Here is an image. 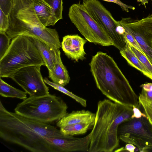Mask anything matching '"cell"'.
I'll return each instance as SVG.
<instances>
[{"label": "cell", "instance_id": "cell-11", "mask_svg": "<svg viewBox=\"0 0 152 152\" xmlns=\"http://www.w3.org/2000/svg\"><path fill=\"white\" fill-rule=\"evenodd\" d=\"M41 66H31L22 68L12 74L8 78L21 86L29 96L47 95L49 93V87L41 74Z\"/></svg>", "mask_w": 152, "mask_h": 152}, {"label": "cell", "instance_id": "cell-28", "mask_svg": "<svg viewBox=\"0 0 152 152\" xmlns=\"http://www.w3.org/2000/svg\"><path fill=\"white\" fill-rule=\"evenodd\" d=\"M105 1L115 3L119 5L123 11L126 12H129V9L134 10L135 8L132 6L127 5L121 1L120 0H102Z\"/></svg>", "mask_w": 152, "mask_h": 152}, {"label": "cell", "instance_id": "cell-13", "mask_svg": "<svg viewBox=\"0 0 152 152\" xmlns=\"http://www.w3.org/2000/svg\"><path fill=\"white\" fill-rule=\"evenodd\" d=\"M96 114L88 110L73 111L67 113L57 121V126L60 128L68 125L84 123H94Z\"/></svg>", "mask_w": 152, "mask_h": 152}, {"label": "cell", "instance_id": "cell-26", "mask_svg": "<svg viewBox=\"0 0 152 152\" xmlns=\"http://www.w3.org/2000/svg\"><path fill=\"white\" fill-rule=\"evenodd\" d=\"M13 5V0H0V9L6 15H9Z\"/></svg>", "mask_w": 152, "mask_h": 152}, {"label": "cell", "instance_id": "cell-25", "mask_svg": "<svg viewBox=\"0 0 152 152\" xmlns=\"http://www.w3.org/2000/svg\"><path fill=\"white\" fill-rule=\"evenodd\" d=\"M9 26V15L0 9V32H6Z\"/></svg>", "mask_w": 152, "mask_h": 152}, {"label": "cell", "instance_id": "cell-22", "mask_svg": "<svg viewBox=\"0 0 152 152\" xmlns=\"http://www.w3.org/2000/svg\"><path fill=\"white\" fill-rule=\"evenodd\" d=\"M139 108L140 107L152 125V101L146 100L139 96Z\"/></svg>", "mask_w": 152, "mask_h": 152}, {"label": "cell", "instance_id": "cell-18", "mask_svg": "<svg viewBox=\"0 0 152 152\" xmlns=\"http://www.w3.org/2000/svg\"><path fill=\"white\" fill-rule=\"evenodd\" d=\"M94 123H84L66 125L60 128L61 132L66 135L73 136L83 134L93 128Z\"/></svg>", "mask_w": 152, "mask_h": 152}, {"label": "cell", "instance_id": "cell-9", "mask_svg": "<svg viewBox=\"0 0 152 152\" xmlns=\"http://www.w3.org/2000/svg\"><path fill=\"white\" fill-rule=\"evenodd\" d=\"M82 4L92 17L103 29L113 45L120 51L126 46L124 29L98 0H83Z\"/></svg>", "mask_w": 152, "mask_h": 152}, {"label": "cell", "instance_id": "cell-19", "mask_svg": "<svg viewBox=\"0 0 152 152\" xmlns=\"http://www.w3.org/2000/svg\"><path fill=\"white\" fill-rule=\"evenodd\" d=\"M27 93L8 84L0 78V95L6 97L15 98L24 100L27 97Z\"/></svg>", "mask_w": 152, "mask_h": 152}, {"label": "cell", "instance_id": "cell-15", "mask_svg": "<svg viewBox=\"0 0 152 152\" xmlns=\"http://www.w3.org/2000/svg\"><path fill=\"white\" fill-rule=\"evenodd\" d=\"M33 5L38 18L45 26H54L58 21L53 8L44 0H34Z\"/></svg>", "mask_w": 152, "mask_h": 152}, {"label": "cell", "instance_id": "cell-24", "mask_svg": "<svg viewBox=\"0 0 152 152\" xmlns=\"http://www.w3.org/2000/svg\"><path fill=\"white\" fill-rule=\"evenodd\" d=\"M11 39L5 32H0V59L9 47Z\"/></svg>", "mask_w": 152, "mask_h": 152}, {"label": "cell", "instance_id": "cell-2", "mask_svg": "<svg viewBox=\"0 0 152 152\" xmlns=\"http://www.w3.org/2000/svg\"><path fill=\"white\" fill-rule=\"evenodd\" d=\"M89 65L96 86L103 95L115 102L139 108V97L112 57L98 51Z\"/></svg>", "mask_w": 152, "mask_h": 152}, {"label": "cell", "instance_id": "cell-8", "mask_svg": "<svg viewBox=\"0 0 152 152\" xmlns=\"http://www.w3.org/2000/svg\"><path fill=\"white\" fill-rule=\"evenodd\" d=\"M118 135L123 142L135 145L140 152L152 151V125L146 117L122 122L118 126Z\"/></svg>", "mask_w": 152, "mask_h": 152}, {"label": "cell", "instance_id": "cell-27", "mask_svg": "<svg viewBox=\"0 0 152 152\" xmlns=\"http://www.w3.org/2000/svg\"><path fill=\"white\" fill-rule=\"evenodd\" d=\"M124 35V37L127 39L133 46L145 56L144 52L141 49L137 40L132 35L128 33L125 29Z\"/></svg>", "mask_w": 152, "mask_h": 152}, {"label": "cell", "instance_id": "cell-31", "mask_svg": "<svg viewBox=\"0 0 152 152\" xmlns=\"http://www.w3.org/2000/svg\"><path fill=\"white\" fill-rule=\"evenodd\" d=\"M139 96L146 100L152 101V91H146L142 89Z\"/></svg>", "mask_w": 152, "mask_h": 152}, {"label": "cell", "instance_id": "cell-29", "mask_svg": "<svg viewBox=\"0 0 152 152\" xmlns=\"http://www.w3.org/2000/svg\"><path fill=\"white\" fill-rule=\"evenodd\" d=\"M135 150L137 151H138L139 150L138 148H136L133 144L129 143L126 144L125 147H122L118 149L115 151H114L115 152H120V151H129L130 152H134L136 151Z\"/></svg>", "mask_w": 152, "mask_h": 152}, {"label": "cell", "instance_id": "cell-14", "mask_svg": "<svg viewBox=\"0 0 152 152\" xmlns=\"http://www.w3.org/2000/svg\"><path fill=\"white\" fill-rule=\"evenodd\" d=\"M29 37L39 50L48 71H53L55 68L57 57L61 53L59 49H54L39 39Z\"/></svg>", "mask_w": 152, "mask_h": 152}, {"label": "cell", "instance_id": "cell-21", "mask_svg": "<svg viewBox=\"0 0 152 152\" xmlns=\"http://www.w3.org/2000/svg\"><path fill=\"white\" fill-rule=\"evenodd\" d=\"M125 39L129 48L145 66L148 73L152 76V63L145 56L133 46L126 38Z\"/></svg>", "mask_w": 152, "mask_h": 152}, {"label": "cell", "instance_id": "cell-7", "mask_svg": "<svg viewBox=\"0 0 152 152\" xmlns=\"http://www.w3.org/2000/svg\"><path fill=\"white\" fill-rule=\"evenodd\" d=\"M68 16L72 23L88 41L103 46L113 45L105 31L92 17L80 1L70 7Z\"/></svg>", "mask_w": 152, "mask_h": 152}, {"label": "cell", "instance_id": "cell-16", "mask_svg": "<svg viewBox=\"0 0 152 152\" xmlns=\"http://www.w3.org/2000/svg\"><path fill=\"white\" fill-rule=\"evenodd\" d=\"M48 72L49 77L55 83L64 87L69 82L70 78L68 71L62 63L61 53L57 57L54 69Z\"/></svg>", "mask_w": 152, "mask_h": 152}, {"label": "cell", "instance_id": "cell-5", "mask_svg": "<svg viewBox=\"0 0 152 152\" xmlns=\"http://www.w3.org/2000/svg\"><path fill=\"white\" fill-rule=\"evenodd\" d=\"M0 59V77H7L19 69L31 66H45L40 53L29 37L19 35L12 39Z\"/></svg>", "mask_w": 152, "mask_h": 152}, {"label": "cell", "instance_id": "cell-20", "mask_svg": "<svg viewBox=\"0 0 152 152\" xmlns=\"http://www.w3.org/2000/svg\"><path fill=\"white\" fill-rule=\"evenodd\" d=\"M44 80L46 84L71 97L83 107H86L87 101L86 99L74 94L66 89L64 86L49 80L47 78H45Z\"/></svg>", "mask_w": 152, "mask_h": 152}, {"label": "cell", "instance_id": "cell-32", "mask_svg": "<svg viewBox=\"0 0 152 152\" xmlns=\"http://www.w3.org/2000/svg\"><path fill=\"white\" fill-rule=\"evenodd\" d=\"M140 87L146 91H152V83H147L141 85Z\"/></svg>", "mask_w": 152, "mask_h": 152}, {"label": "cell", "instance_id": "cell-33", "mask_svg": "<svg viewBox=\"0 0 152 152\" xmlns=\"http://www.w3.org/2000/svg\"><path fill=\"white\" fill-rule=\"evenodd\" d=\"M138 2H141V4L144 5L145 7H146V4L148 3V0H135Z\"/></svg>", "mask_w": 152, "mask_h": 152}, {"label": "cell", "instance_id": "cell-17", "mask_svg": "<svg viewBox=\"0 0 152 152\" xmlns=\"http://www.w3.org/2000/svg\"><path fill=\"white\" fill-rule=\"evenodd\" d=\"M125 48L120 51L122 57L131 66L141 72L145 75L152 80V76L150 75L146 68L129 48L126 40Z\"/></svg>", "mask_w": 152, "mask_h": 152}, {"label": "cell", "instance_id": "cell-3", "mask_svg": "<svg viewBox=\"0 0 152 152\" xmlns=\"http://www.w3.org/2000/svg\"><path fill=\"white\" fill-rule=\"evenodd\" d=\"M132 107L109 99L97 103L94 124L91 132L88 152H112L118 147L119 125L132 118Z\"/></svg>", "mask_w": 152, "mask_h": 152}, {"label": "cell", "instance_id": "cell-4", "mask_svg": "<svg viewBox=\"0 0 152 152\" xmlns=\"http://www.w3.org/2000/svg\"><path fill=\"white\" fill-rule=\"evenodd\" d=\"M34 0H13L6 34L11 39L19 35L34 38L54 49H59L61 45L58 32L40 21L34 8Z\"/></svg>", "mask_w": 152, "mask_h": 152}, {"label": "cell", "instance_id": "cell-30", "mask_svg": "<svg viewBox=\"0 0 152 152\" xmlns=\"http://www.w3.org/2000/svg\"><path fill=\"white\" fill-rule=\"evenodd\" d=\"M132 108L133 114L132 116V118H140L142 116L146 117L144 113H142L138 107L133 105Z\"/></svg>", "mask_w": 152, "mask_h": 152}, {"label": "cell", "instance_id": "cell-1", "mask_svg": "<svg viewBox=\"0 0 152 152\" xmlns=\"http://www.w3.org/2000/svg\"><path fill=\"white\" fill-rule=\"evenodd\" d=\"M60 129L6 110L0 104V137L33 152H58L51 138L64 136Z\"/></svg>", "mask_w": 152, "mask_h": 152}, {"label": "cell", "instance_id": "cell-6", "mask_svg": "<svg viewBox=\"0 0 152 152\" xmlns=\"http://www.w3.org/2000/svg\"><path fill=\"white\" fill-rule=\"evenodd\" d=\"M68 107L60 97L49 93L29 96L18 104L15 112L23 117L45 124L58 121L67 113Z\"/></svg>", "mask_w": 152, "mask_h": 152}, {"label": "cell", "instance_id": "cell-23", "mask_svg": "<svg viewBox=\"0 0 152 152\" xmlns=\"http://www.w3.org/2000/svg\"><path fill=\"white\" fill-rule=\"evenodd\" d=\"M50 5L53 9L56 17L58 20L62 19L63 10V0H44Z\"/></svg>", "mask_w": 152, "mask_h": 152}, {"label": "cell", "instance_id": "cell-10", "mask_svg": "<svg viewBox=\"0 0 152 152\" xmlns=\"http://www.w3.org/2000/svg\"><path fill=\"white\" fill-rule=\"evenodd\" d=\"M118 22L137 40L152 63V14L140 20L122 18Z\"/></svg>", "mask_w": 152, "mask_h": 152}, {"label": "cell", "instance_id": "cell-12", "mask_svg": "<svg viewBox=\"0 0 152 152\" xmlns=\"http://www.w3.org/2000/svg\"><path fill=\"white\" fill-rule=\"evenodd\" d=\"M87 41L78 34L67 35L63 37L61 46L69 58L78 61L86 58L84 47Z\"/></svg>", "mask_w": 152, "mask_h": 152}]
</instances>
